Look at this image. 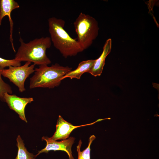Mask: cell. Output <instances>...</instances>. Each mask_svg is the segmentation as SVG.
Returning <instances> with one entry per match:
<instances>
[{
    "instance_id": "8",
    "label": "cell",
    "mask_w": 159,
    "mask_h": 159,
    "mask_svg": "<svg viewBox=\"0 0 159 159\" xmlns=\"http://www.w3.org/2000/svg\"><path fill=\"white\" fill-rule=\"evenodd\" d=\"M99 119L92 123L78 126H75L65 120L61 115H59L56 126V131L53 135L49 138L52 140H63L68 138L74 129L82 127L92 125L98 122L105 120Z\"/></svg>"
},
{
    "instance_id": "11",
    "label": "cell",
    "mask_w": 159,
    "mask_h": 159,
    "mask_svg": "<svg viewBox=\"0 0 159 159\" xmlns=\"http://www.w3.org/2000/svg\"><path fill=\"white\" fill-rule=\"evenodd\" d=\"M95 59H89L81 62L77 68L74 70H71L66 74L62 78V80L66 78L80 79L81 76L84 73L88 72L92 69Z\"/></svg>"
},
{
    "instance_id": "4",
    "label": "cell",
    "mask_w": 159,
    "mask_h": 159,
    "mask_svg": "<svg viewBox=\"0 0 159 159\" xmlns=\"http://www.w3.org/2000/svg\"><path fill=\"white\" fill-rule=\"evenodd\" d=\"M77 41L84 50L89 47L98 34L97 21L90 15L81 12L74 22Z\"/></svg>"
},
{
    "instance_id": "7",
    "label": "cell",
    "mask_w": 159,
    "mask_h": 159,
    "mask_svg": "<svg viewBox=\"0 0 159 159\" xmlns=\"http://www.w3.org/2000/svg\"><path fill=\"white\" fill-rule=\"evenodd\" d=\"M34 101L32 97H21L15 95H10L6 93L4 95L5 102L11 110L18 114L19 117L26 122L27 121L26 118L25 109L26 106Z\"/></svg>"
},
{
    "instance_id": "5",
    "label": "cell",
    "mask_w": 159,
    "mask_h": 159,
    "mask_svg": "<svg viewBox=\"0 0 159 159\" xmlns=\"http://www.w3.org/2000/svg\"><path fill=\"white\" fill-rule=\"evenodd\" d=\"M31 63L26 62L24 64L19 66H10L7 69L1 70L2 75L9 79L22 92L26 90L24 83L29 75L34 72L35 65H30Z\"/></svg>"
},
{
    "instance_id": "3",
    "label": "cell",
    "mask_w": 159,
    "mask_h": 159,
    "mask_svg": "<svg viewBox=\"0 0 159 159\" xmlns=\"http://www.w3.org/2000/svg\"><path fill=\"white\" fill-rule=\"evenodd\" d=\"M72 68L63 67L58 63L51 66L40 65L34 69V75L30 78L29 87L32 89L37 87L52 89L58 86L62 77Z\"/></svg>"
},
{
    "instance_id": "6",
    "label": "cell",
    "mask_w": 159,
    "mask_h": 159,
    "mask_svg": "<svg viewBox=\"0 0 159 159\" xmlns=\"http://www.w3.org/2000/svg\"><path fill=\"white\" fill-rule=\"evenodd\" d=\"M75 139L74 137H70L67 139L57 141L51 140L47 136H43L42 138V140L46 142V146L44 148L39 151L36 155L37 157L42 153H47L51 150H61L67 153L69 159H74L72 154V147Z\"/></svg>"
},
{
    "instance_id": "2",
    "label": "cell",
    "mask_w": 159,
    "mask_h": 159,
    "mask_svg": "<svg viewBox=\"0 0 159 159\" xmlns=\"http://www.w3.org/2000/svg\"><path fill=\"white\" fill-rule=\"evenodd\" d=\"M20 46L14 59L16 60L33 62L34 64L48 65L51 61L47 55V49L50 47L52 42L49 37L36 38L24 42L20 37Z\"/></svg>"
},
{
    "instance_id": "13",
    "label": "cell",
    "mask_w": 159,
    "mask_h": 159,
    "mask_svg": "<svg viewBox=\"0 0 159 159\" xmlns=\"http://www.w3.org/2000/svg\"><path fill=\"white\" fill-rule=\"evenodd\" d=\"M96 138L94 135H91L89 139L88 145L87 147L82 151H81V147L82 143L81 140H80L77 146V150L78 153V159H90V147L93 141Z\"/></svg>"
},
{
    "instance_id": "9",
    "label": "cell",
    "mask_w": 159,
    "mask_h": 159,
    "mask_svg": "<svg viewBox=\"0 0 159 159\" xmlns=\"http://www.w3.org/2000/svg\"><path fill=\"white\" fill-rule=\"evenodd\" d=\"M18 3L14 0H0V26L2 21L5 16H7L10 24V40L13 51L16 52L13 42L12 33L13 28V22L11 19V14L12 11L19 8Z\"/></svg>"
},
{
    "instance_id": "1",
    "label": "cell",
    "mask_w": 159,
    "mask_h": 159,
    "mask_svg": "<svg viewBox=\"0 0 159 159\" xmlns=\"http://www.w3.org/2000/svg\"><path fill=\"white\" fill-rule=\"evenodd\" d=\"M64 21L55 17L48 20V30L51 42L65 58L75 56L84 51L75 39L72 38L64 29Z\"/></svg>"
},
{
    "instance_id": "12",
    "label": "cell",
    "mask_w": 159,
    "mask_h": 159,
    "mask_svg": "<svg viewBox=\"0 0 159 159\" xmlns=\"http://www.w3.org/2000/svg\"><path fill=\"white\" fill-rule=\"evenodd\" d=\"M16 141L18 150L17 155L15 159H36V155H34L27 151L20 135L18 136Z\"/></svg>"
},
{
    "instance_id": "15",
    "label": "cell",
    "mask_w": 159,
    "mask_h": 159,
    "mask_svg": "<svg viewBox=\"0 0 159 159\" xmlns=\"http://www.w3.org/2000/svg\"><path fill=\"white\" fill-rule=\"evenodd\" d=\"M21 65V62L14 59H5L0 57V69H3L6 67L10 66H19Z\"/></svg>"
},
{
    "instance_id": "10",
    "label": "cell",
    "mask_w": 159,
    "mask_h": 159,
    "mask_svg": "<svg viewBox=\"0 0 159 159\" xmlns=\"http://www.w3.org/2000/svg\"><path fill=\"white\" fill-rule=\"evenodd\" d=\"M112 43L111 39H109L106 41L101 54L97 59H95L93 67L89 72L93 76L96 77L101 75L105 64V59L111 52Z\"/></svg>"
},
{
    "instance_id": "14",
    "label": "cell",
    "mask_w": 159,
    "mask_h": 159,
    "mask_svg": "<svg viewBox=\"0 0 159 159\" xmlns=\"http://www.w3.org/2000/svg\"><path fill=\"white\" fill-rule=\"evenodd\" d=\"M2 70L0 69V99L4 101V94L6 93L11 94L12 91L11 87L3 80L1 77Z\"/></svg>"
}]
</instances>
